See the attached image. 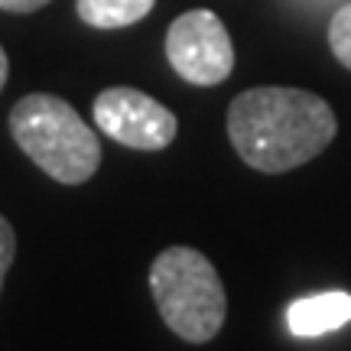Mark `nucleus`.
Returning a JSON list of instances; mask_svg holds the SVG:
<instances>
[{
	"mask_svg": "<svg viewBox=\"0 0 351 351\" xmlns=\"http://www.w3.org/2000/svg\"><path fill=\"white\" fill-rule=\"evenodd\" d=\"M339 121L326 98L302 88H251L228 108V137L261 173H289L335 140Z\"/></svg>",
	"mask_w": 351,
	"mask_h": 351,
	"instance_id": "obj_1",
	"label": "nucleus"
},
{
	"mask_svg": "<svg viewBox=\"0 0 351 351\" xmlns=\"http://www.w3.org/2000/svg\"><path fill=\"white\" fill-rule=\"evenodd\" d=\"M16 147L62 186H82L101 166V143L69 101L56 95H26L10 111Z\"/></svg>",
	"mask_w": 351,
	"mask_h": 351,
	"instance_id": "obj_2",
	"label": "nucleus"
},
{
	"mask_svg": "<svg viewBox=\"0 0 351 351\" xmlns=\"http://www.w3.org/2000/svg\"><path fill=\"white\" fill-rule=\"evenodd\" d=\"M150 289L163 322L182 341L205 345L225 326V287L205 254L166 247L150 267Z\"/></svg>",
	"mask_w": 351,
	"mask_h": 351,
	"instance_id": "obj_3",
	"label": "nucleus"
},
{
	"mask_svg": "<svg viewBox=\"0 0 351 351\" xmlns=\"http://www.w3.org/2000/svg\"><path fill=\"white\" fill-rule=\"evenodd\" d=\"M166 59L189 85H221L234 69V46L225 23L212 10H189L176 16L166 33Z\"/></svg>",
	"mask_w": 351,
	"mask_h": 351,
	"instance_id": "obj_4",
	"label": "nucleus"
},
{
	"mask_svg": "<svg viewBox=\"0 0 351 351\" xmlns=\"http://www.w3.org/2000/svg\"><path fill=\"white\" fill-rule=\"evenodd\" d=\"M95 124L101 134L130 150H163L176 137V114L137 88H108L95 98Z\"/></svg>",
	"mask_w": 351,
	"mask_h": 351,
	"instance_id": "obj_5",
	"label": "nucleus"
},
{
	"mask_svg": "<svg viewBox=\"0 0 351 351\" xmlns=\"http://www.w3.org/2000/svg\"><path fill=\"white\" fill-rule=\"evenodd\" d=\"M351 322V296L348 293H319L302 296L287 309V326L300 339H315Z\"/></svg>",
	"mask_w": 351,
	"mask_h": 351,
	"instance_id": "obj_6",
	"label": "nucleus"
},
{
	"mask_svg": "<svg viewBox=\"0 0 351 351\" xmlns=\"http://www.w3.org/2000/svg\"><path fill=\"white\" fill-rule=\"evenodd\" d=\"M156 7V0H75L82 23L95 29H124L140 23Z\"/></svg>",
	"mask_w": 351,
	"mask_h": 351,
	"instance_id": "obj_7",
	"label": "nucleus"
},
{
	"mask_svg": "<svg viewBox=\"0 0 351 351\" xmlns=\"http://www.w3.org/2000/svg\"><path fill=\"white\" fill-rule=\"evenodd\" d=\"M328 46L345 69H351V3L339 7L328 23Z\"/></svg>",
	"mask_w": 351,
	"mask_h": 351,
	"instance_id": "obj_8",
	"label": "nucleus"
},
{
	"mask_svg": "<svg viewBox=\"0 0 351 351\" xmlns=\"http://www.w3.org/2000/svg\"><path fill=\"white\" fill-rule=\"evenodd\" d=\"M13 254H16V238H13V228L10 221L0 215V289H3V276L10 270Z\"/></svg>",
	"mask_w": 351,
	"mask_h": 351,
	"instance_id": "obj_9",
	"label": "nucleus"
},
{
	"mask_svg": "<svg viewBox=\"0 0 351 351\" xmlns=\"http://www.w3.org/2000/svg\"><path fill=\"white\" fill-rule=\"evenodd\" d=\"M49 0H0V10L7 13H36L39 7H46Z\"/></svg>",
	"mask_w": 351,
	"mask_h": 351,
	"instance_id": "obj_10",
	"label": "nucleus"
},
{
	"mask_svg": "<svg viewBox=\"0 0 351 351\" xmlns=\"http://www.w3.org/2000/svg\"><path fill=\"white\" fill-rule=\"evenodd\" d=\"M7 75H10V62H7V52H3V46H0V91H3V85H7Z\"/></svg>",
	"mask_w": 351,
	"mask_h": 351,
	"instance_id": "obj_11",
	"label": "nucleus"
}]
</instances>
